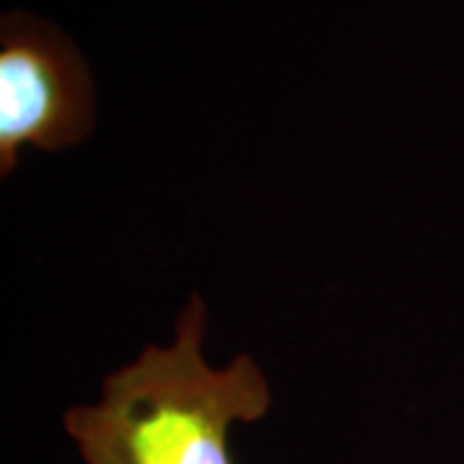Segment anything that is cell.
Here are the masks:
<instances>
[{
	"label": "cell",
	"instance_id": "6da1fadb",
	"mask_svg": "<svg viewBox=\"0 0 464 464\" xmlns=\"http://www.w3.org/2000/svg\"><path fill=\"white\" fill-rule=\"evenodd\" d=\"M204 333L207 307L194 295L168 346H148L103 380L99 402L67 411L83 464H235L230 429L268 413L271 387L248 353L207 364Z\"/></svg>",
	"mask_w": 464,
	"mask_h": 464
},
{
	"label": "cell",
	"instance_id": "7a4b0ae2",
	"mask_svg": "<svg viewBox=\"0 0 464 464\" xmlns=\"http://www.w3.org/2000/svg\"><path fill=\"white\" fill-rule=\"evenodd\" d=\"M96 101L83 54L60 29L29 14L0 24V173L24 148L60 152L93 130Z\"/></svg>",
	"mask_w": 464,
	"mask_h": 464
}]
</instances>
